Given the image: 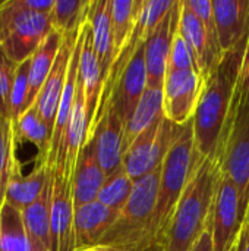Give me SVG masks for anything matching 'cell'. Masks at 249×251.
I'll return each instance as SVG.
<instances>
[{"instance_id":"4","label":"cell","mask_w":249,"mask_h":251,"mask_svg":"<svg viewBox=\"0 0 249 251\" xmlns=\"http://www.w3.org/2000/svg\"><path fill=\"white\" fill-rule=\"evenodd\" d=\"M214 156L239 188L249 215V81L241 72Z\"/></svg>"},{"instance_id":"17","label":"cell","mask_w":249,"mask_h":251,"mask_svg":"<svg viewBox=\"0 0 249 251\" xmlns=\"http://www.w3.org/2000/svg\"><path fill=\"white\" fill-rule=\"evenodd\" d=\"M213 12L222 51H232L249 34V0H213Z\"/></svg>"},{"instance_id":"24","label":"cell","mask_w":249,"mask_h":251,"mask_svg":"<svg viewBox=\"0 0 249 251\" xmlns=\"http://www.w3.org/2000/svg\"><path fill=\"white\" fill-rule=\"evenodd\" d=\"M13 137L16 146L22 141H28L37 149V165H47L50 143H51V131L41 119L38 109L32 104L19 119V122L13 126Z\"/></svg>"},{"instance_id":"27","label":"cell","mask_w":249,"mask_h":251,"mask_svg":"<svg viewBox=\"0 0 249 251\" xmlns=\"http://www.w3.org/2000/svg\"><path fill=\"white\" fill-rule=\"evenodd\" d=\"M144 6V0H112L114 59L128 43Z\"/></svg>"},{"instance_id":"5","label":"cell","mask_w":249,"mask_h":251,"mask_svg":"<svg viewBox=\"0 0 249 251\" xmlns=\"http://www.w3.org/2000/svg\"><path fill=\"white\" fill-rule=\"evenodd\" d=\"M197 160L192 121L185 126L179 140L167 153L160 172L157 207L154 216V229L157 246H160L176 206L188 185Z\"/></svg>"},{"instance_id":"7","label":"cell","mask_w":249,"mask_h":251,"mask_svg":"<svg viewBox=\"0 0 249 251\" xmlns=\"http://www.w3.org/2000/svg\"><path fill=\"white\" fill-rule=\"evenodd\" d=\"M186 125H176L163 115L148 126L135 138L125 153L123 168L128 175L134 181H138L150 172L161 168L167 153L179 140Z\"/></svg>"},{"instance_id":"36","label":"cell","mask_w":249,"mask_h":251,"mask_svg":"<svg viewBox=\"0 0 249 251\" xmlns=\"http://www.w3.org/2000/svg\"><path fill=\"white\" fill-rule=\"evenodd\" d=\"M238 251H249V225L245 226V229H244V232H242V237H241V241H239Z\"/></svg>"},{"instance_id":"2","label":"cell","mask_w":249,"mask_h":251,"mask_svg":"<svg viewBox=\"0 0 249 251\" xmlns=\"http://www.w3.org/2000/svg\"><path fill=\"white\" fill-rule=\"evenodd\" d=\"M248 46L249 34L236 49L225 53L213 75L204 82L203 94L192 118L195 151L198 157L216 154Z\"/></svg>"},{"instance_id":"22","label":"cell","mask_w":249,"mask_h":251,"mask_svg":"<svg viewBox=\"0 0 249 251\" xmlns=\"http://www.w3.org/2000/svg\"><path fill=\"white\" fill-rule=\"evenodd\" d=\"M50 171L51 169L47 165L35 163L34 169L28 175H23L21 163L16 162L9 179L4 203L10 204L19 212H23L40 197Z\"/></svg>"},{"instance_id":"16","label":"cell","mask_w":249,"mask_h":251,"mask_svg":"<svg viewBox=\"0 0 249 251\" xmlns=\"http://www.w3.org/2000/svg\"><path fill=\"white\" fill-rule=\"evenodd\" d=\"M179 32L185 38L197 62L198 72L205 82L213 75V72L222 62L223 56H220L214 50L204 25L186 6L185 0L182 1V10H181V18H179Z\"/></svg>"},{"instance_id":"13","label":"cell","mask_w":249,"mask_h":251,"mask_svg":"<svg viewBox=\"0 0 249 251\" xmlns=\"http://www.w3.org/2000/svg\"><path fill=\"white\" fill-rule=\"evenodd\" d=\"M147 90V66H145V43L138 47L131 62L122 72L114 85L107 104H110L119 118L126 124L132 116L139 99ZM106 104V106H107Z\"/></svg>"},{"instance_id":"37","label":"cell","mask_w":249,"mask_h":251,"mask_svg":"<svg viewBox=\"0 0 249 251\" xmlns=\"http://www.w3.org/2000/svg\"><path fill=\"white\" fill-rule=\"evenodd\" d=\"M241 75H244L247 79L249 81V46L247 49V53L244 56V62H242V66H241Z\"/></svg>"},{"instance_id":"26","label":"cell","mask_w":249,"mask_h":251,"mask_svg":"<svg viewBox=\"0 0 249 251\" xmlns=\"http://www.w3.org/2000/svg\"><path fill=\"white\" fill-rule=\"evenodd\" d=\"M0 251H44L29 238L22 212L7 203L0 209Z\"/></svg>"},{"instance_id":"28","label":"cell","mask_w":249,"mask_h":251,"mask_svg":"<svg viewBox=\"0 0 249 251\" xmlns=\"http://www.w3.org/2000/svg\"><path fill=\"white\" fill-rule=\"evenodd\" d=\"M91 0H56L50 13L54 31L66 34L78 29L88 16Z\"/></svg>"},{"instance_id":"1","label":"cell","mask_w":249,"mask_h":251,"mask_svg":"<svg viewBox=\"0 0 249 251\" xmlns=\"http://www.w3.org/2000/svg\"><path fill=\"white\" fill-rule=\"evenodd\" d=\"M222 178L216 156L198 157L188 185L160 243L163 251H191L208 229L213 203Z\"/></svg>"},{"instance_id":"20","label":"cell","mask_w":249,"mask_h":251,"mask_svg":"<svg viewBox=\"0 0 249 251\" xmlns=\"http://www.w3.org/2000/svg\"><path fill=\"white\" fill-rule=\"evenodd\" d=\"M88 24L92 46L98 57L104 82L114 62V40L112 25V0H91L88 9Z\"/></svg>"},{"instance_id":"18","label":"cell","mask_w":249,"mask_h":251,"mask_svg":"<svg viewBox=\"0 0 249 251\" xmlns=\"http://www.w3.org/2000/svg\"><path fill=\"white\" fill-rule=\"evenodd\" d=\"M106 178L107 176L103 172L95 154L94 141L88 140L79 153L73 174L72 187L75 209L95 201Z\"/></svg>"},{"instance_id":"23","label":"cell","mask_w":249,"mask_h":251,"mask_svg":"<svg viewBox=\"0 0 249 251\" xmlns=\"http://www.w3.org/2000/svg\"><path fill=\"white\" fill-rule=\"evenodd\" d=\"M163 115V90L147 87L132 116L125 124V153L128 147L135 141V138L156 121H158Z\"/></svg>"},{"instance_id":"41","label":"cell","mask_w":249,"mask_h":251,"mask_svg":"<svg viewBox=\"0 0 249 251\" xmlns=\"http://www.w3.org/2000/svg\"><path fill=\"white\" fill-rule=\"evenodd\" d=\"M248 224H249V215H248Z\"/></svg>"},{"instance_id":"34","label":"cell","mask_w":249,"mask_h":251,"mask_svg":"<svg viewBox=\"0 0 249 251\" xmlns=\"http://www.w3.org/2000/svg\"><path fill=\"white\" fill-rule=\"evenodd\" d=\"M185 3L192 10V13L201 21V24L204 25L214 50L220 56H225V53L222 51L220 43H219L216 19H214V12H213V1L211 0H185Z\"/></svg>"},{"instance_id":"12","label":"cell","mask_w":249,"mask_h":251,"mask_svg":"<svg viewBox=\"0 0 249 251\" xmlns=\"http://www.w3.org/2000/svg\"><path fill=\"white\" fill-rule=\"evenodd\" d=\"M90 140L94 141L95 154L106 176L123 166L125 124L110 104L104 107Z\"/></svg>"},{"instance_id":"19","label":"cell","mask_w":249,"mask_h":251,"mask_svg":"<svg viewBox=\"0 0 249 251\" xmlns=\"http://www.w3.org/2000/svg\"><path fill=\"white\" fill-rule=\"evenodd\" d=\"M119 212L104 206L98 200L75 209L76 250L95 247L113 225Z\"/></svg>"},{"instance_id":"8","label":"cell","mask_w":249,"mask_h":251,"mask_svg":"<svg viewBox=\"0 0 249 251\" xmlns=\"http://www.w3.org/2000/svg\"><path fill=\"white\" fill-rule=\"evenodd\" d=\"M248 225V212L239 188L222 172L213 203L208 232L214 251H238L239 241Z\"/></svg>"},{"instance_id":"25","label":"cell","mask_w":249,"mask_h":251,"mask_svg":"<svg viewBox=\"0 0 249 251\" xmlns=\"http://www.w3.org/2000/svg\"><path fill=\"white\" fill-rule=\"evenodd\" d=\"M63 34L53 31L31 56L29 65V106H32L56 62Z\"/></svg>"},{"instance_id":"32","label":"cell","mask_w":249,"mask_h":251,"mask_svg":"<svg viewBox=\"0 0 249 251\" xmlns=\"http://www.w3.org/2000/svg\"><path fill=\"white\" fill-rule=\"evenodd\" d=\"M18 65L0 49V118L10 122V94Z\"/></svg>"},{"instance_id":"11","label":"cell","mask_w":249,"mask_h":251,"mask_svg":"<svg viewBox=\"0 0 249 251\" xmlns=\"http://www.w3.org/2000/svg\"><path fill=\"white\" fill-rule=\"evenodd\" d=\"M182 1L183 0H176L175 6L145 41V66L148 88H163L172 41L179 28Z\"/></svg>"},{"instance_id":"31","label":"cell","mask_w":249,"mask_h":251,"mask_svg":"<svg viewBox=\"0 0 249 251\" xmlns=\"http://www.w3.org/2000/svg\"><path fill=\"white\" fill-rule=\"evenodd\" d=\"M29 65L31 57L16 68L15 81L10 94V124L12 128L19 122L29 106Z\"/></svg>"},{"instance_id":"29","label":"cell","mask_w":249,"mask_h":251,"mask_svg":"<svg viewBox=\"0 0 249 251\" xmlns=\"http://www.w3.org/2000/svg\"><path fill=\"white\" fill-rule=\"evenodd\" d=\"M134 185H135V181L128 175V172L122 166L113 175L106 178L97 200L103 203L104 206L116 212H120L123 206L128 203L134 191Z\"/></svg>"},{"instance_id":"10","label":"cell","mask_w":249,"mask_h":251,"mask_svg":"<svg viewBox=\"0 0 249 251\" xmlns=\"http://www.w3.org/2000/svg\"><path fill=\"white\" fill-rule=\"evenodd\" d=\"M84 24L78 29L63 34L62 46H60L59 54L56 57V62H54V65H53V68H51L35 103H34L38 109L41 119L45 122L48 129L51 131V135H53L54 124H56V116H57L60 99H62V94H63V90L66 85L72 53H73L75 44L78 41V37H79V32H81Z\"/></svg>"},{"instance_id":"14","label":"cell","mask_w":249,"mask_h":251,"mask_svg":"<svg viewBox=\"0 0 249 251\" xmlns=\"http://www.w3.org/2000/svg\"><path fill=\"white\" fill-rule=\"evenodd\" d=\"M75 250L76 240L72 181L54 174L51 203V251Z\"/></svg>"},{"instance_id":"40","label":"cell","mask_w":249,"mask_h":251,"mask_svg":"<svg viewBox=\"0 0 249 251\" xmlns=\"http://www.w3.org/2000/svg\"><path fill=\"white\" fill-rule=\"evenodd\" d=\"M3 1H4V0H0V6H1V4H3Z\"/></svg>"},{"instance_id":"21","label":"cell","mask_w":249,"mask_h":251,"mask_svg":"<svg viewBox=\"0 0 249 251\" xmlns=\"http://www.w3.org/2000/svg\"><path fill=\"white\" fill-rule=\"evenodd\" d=\"M54 188V172L48 174L40 197L22 212L23 224L32 243L44 251H51V203Z\"/></svg>"},{"instance_id":"38","label":"cell","mask_w":249,"mask_h":251,"mask_svg":"<svg viewBox=\"0 0 249 251\" xmlns=\"http://www.w3.org/2000/svg\"><path fill=\"white\" fill-rule=\"evenodd\" d=\"M75 251H123L119 250V249H114V247H110V246H95V247H90V249H79V250Z\"/></svg>"},{"instance_id":"35","label":"cell","mask_w":249,"mask_h":251,"mask_svg":"<svg viewBox=\"0 0 249 251\" xmlns=\"http://www.w3.org/2000/svg\"><path fill=\"white\" fill-rule=\"evenodd\" d=\"M191 251H214L213 241H211V235H210L208 231L204 232V235L197 241V244L192 247Z\"/></svg>"},{"instance_id":"3","label":"cell","mask_w":249,"mask_h":251,"mask_svg":"<svg viewBox=\"0 0 249 251\" xmlns=\"http://www.w3.org/2000/svg\"><path fill=\"white\" fill-rule=\"evenodd\" d=\"M161 168L135 181L134 191L117 213L98 246L123 251H148L157 246L154 216L157 207Z\"/></svg>"},{"instance_id":"15","label":"cell","mask_w":249,"mask_h":251,"mask_svg":"<svg viewBox=\"0 0 249 251\" xmlns=\"http://www.w3.org/2000/svg\"><path fill=\"white\" fill-rule=\"evenodd\" d=\"M78 76L85 91L87 113H88V122H90V131H88V140H90L94 131L95 122H97V116H98V109H100L103 88H104V76H103L100 62L92 46L88 18H87V24L84 28V40H82V49H81V56H79Z\"/></svg>"},{"instance_id":"33","label":"cell","mask_w":249,"mask_h":251,"mask_svg":"<svg viewBox=\"0 0 249 251\" xmlns=\"http://www.w3.org/2000/svg\"><path fill=\"white\" fill-rule=\"evenodd\" d=\"M175 71H197V62L185 41V38L181 35L179 28L173 37L172 41V47H170V53H169V59H167V68H166V74L167 72H175ZM200 74V72H198Z\"/></svg>"},{"instance_id":"42","label":"cell","mask_w":249,"mask_h":251,"mask_svg":"<svg viewBox=\"0 0 249 251\" xmlns=\"http://www.w3.org/2000/svg\"><path fill=\"white\" fill-rule=\"evenodd\" d=\"M248 225H249V224H248Z\"/></svg>"},{"instance_id":"39","label":"cell","mask_w":249,"mask_h":251,"mask_svg":"<svg viewBox=\"0 0 249 251\" xmlns=\"http://www.w3.org/2000/svg\"><path fill=\"white\" fill-rule=\"evenodd\" d=\"M148 251H163V250H161V247H160V246H156L154 249H151V250H148Z\"/></svg>"},{"instance_id":"9","label":"cell","mask_w":249,"mask_h":251,"mask_svg":"<svg viewBox=\"0 0 249 251\" xmlns=\"http://www.w3.org/2000/svg\"><path fill=\"white\" fill-rule=\"evenodd\" d=\"M204 79L197 71L167 72L163 82V113L176 125H186L192 121L201 94Z\"/></svg>"},{"instance_id":"30","label":"cell","mask_w":249,"mask_h":251,"mask_svg":"<svg viewBox=\"0 0 249 251\" xmlns=\"http://www.w3.org/2000/svg\"><path fill=\"white\" fill-rule=\"evenodd\" d=\"M16 162V141L12 124L0 118V209L4 204L9 179Z\"/></svg>"},{"instance_id":"6","label":"cell","mask_w":249,"mask_h":251,"mask_svg":"<svg viewBox=\"0 0 249 251\" xmlns=\"http://www.w3.org/2000/svg\"><path fill=\"white\" fill-rule=\"evenodd\" d=\"M50 13L28 10L18 0L3 1L0 6V49L13 63L21 65L28 60L54 31Z\"/></svg>"}]
</instances>
